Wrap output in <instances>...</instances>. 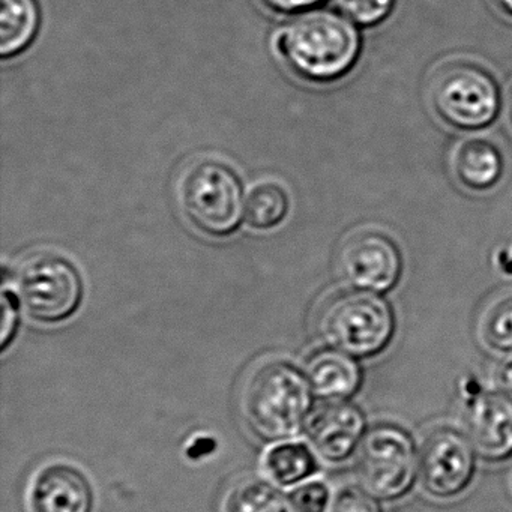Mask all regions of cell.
I'll use <instances>...</instances> for the list:
<instances>
[{"instance_id": "11", "label": "cell", "mask_w": 512, "mask_h": 512, "mask_svg": "<svg viewBox=\"0 0 512 512\" xmlns=\"http://www.w3.org/2000/svg\"><path fill=\"white\" fill-rule=\"evenodd\" d=\"M28 502L31 512H94V487L79 467L50 463L35 473Z\"/></svg>"}, {"instance_id": "3", "label": "cell", "mask_w": 512, "mask_h": 512, "mask_svg": "<svg viewBox=\"0 0 512 512\" xmlns=\"http://www.w3.org/2000/svg\"><path fill=\"white\" fill-rule=\"evenodd\" d=\"M319 329L332 349L353 358H371L382 353L394 337V311L379 293L355 289L328 302Z\"/></svg>"}, {"instance_id": "19", "label": "cell", "mask_w": 512, "mask_h": 512, "mask_svg": "<svg viewBox=\"0 0 512 512\" xmlns=\"http://www.w3.org/2000/svg\"><path fill=\"white\" fill-rule=\"evenodd\" d=\"M484 343L497 352H512V295L497 301L481 325Z\"/></svg>"}, {"instance_id": "7", "label": "cell", "mask_w": 512, "mask_h": 512, "mask_svg": "<svg viewBox=\"0 0 512 512\" xmlns=\"http://www.w3.org/2000/svg\"><path fill=\"white\" fill-rule=\"evenodd\" d=\"M361 485L379 500L406 496L419 476V452L412 437L395 425L368 431L358 451Z\"/></svg>"}, {"instance_id": "13", "label": "cell", "mask_w": 512, "mask_h": 512, "mask_svg": "<svg viewBox=\"0 0 512 512\" xmlns=\"http://www.w3.org/2000/svg\"><path fill=\"white\" fill-rule=\"evenodd\" d=\"M305 373L314 394L325 401L349 400L362 385V370L356 358L329 346L308 359Z\"/></svg>"}, {"instance_id": "26", "label": "cell", "mask_w": 512, "mask_h": 512, "mask_svg": "<svg viewBox=\"0 0 512 512\" xmlns=\"http://www.w3.org/2000/svg\"><path fill=\"white\" fill-rule=\"evenodd\" d=\"M500 5H502L503 10L506 11V13L511 14L512 16V0H499Z\"/></svg>"}, {"instance_id": "2", "label": "cell", "mask_w": 512, "mask_h": 512, "mask_svg": "<svg viewBox=\"0 0 512 512\" xmlns=\"http://www.w3.org/2000/svg\"><path fill=\"white\" fill-rule=\"evenodd\" d=\"M313 386L307 373L284 359L259 365L248 377L242 409L248 424L269 440L298 436L313 413Z\"/></svg>"}, {"instance_id": "22", "label": "cell", "mask_w": 512, "mask_h": 512, "mask_svg": "<svg viewBox=\"0 0 512 512\" xmlns=\"http://www.w3.org/2000/svg\"><path fill=\"white\" fill-rule=\"evenodd\" d=\"M296 512H328L331 506V493L326 484L308 481L298 485L290 494Z\"/></svg>"}, {"instance_id": "24", "label": "cell", "mask_w": 512, "mask_h": 512, "mask_svg": "<svg viewBox=\"0 0 512 512\" xmlns=\"http://www.w3.org/2000/svg\"><path fill=\"white\" fill-rule=\"evenodd\" d=\"M494 385L499 392L512 400V352L505 353L497 361L493 373Z\"/></svg>"}, {"instance_id": "12", "label": "cell", "mask_w": 512, "mask_h": 512, "mask_svg": "<svg viewBox=\"0 0 512 512\" xmlns=\"http://www.w3.org/2000/svg\"><path fill=\"white\" fill-rule=\"evenodd\" d=\"M466 436L476 454L502 461L512 454V400L502 392H481L467 406Z\"/></svg>"}, {"instance_id": "25", "label": "cell", "mask_w": 512, "mask_h": 512, "mask_svg": "<svg viewBox=\"0 0 512 512\" xmlns=\"http://www.w3.org/2000/svg\"><path fill=\"white\" fill-rule=\"evenodd\" d=\"M269 10L280 14H296L317 7L325 0H262Z\"/></svg>"}, {"instance_id": "1", "label": "cell", "mask_w": 512, "mask_h": 512, "mask_svg": "<svg viewBox=\"0 0 512 512\" xmlns=\"http://www.w3.org/2000/svg\"><path fill=\"white\" fill-rule=\"evenodd\" d=\"M362 43L352 20L332 11H311L277 35V50L290 70L311 83H331L352 71Z\"/></svg>"}, {"instance_id": "4", "label": "cell", "mask_w": 512, "mask_h": 512, "mask_svg": "<svg viewBox=\"0 0 512 512\" xmlns=\"http://www.w3.org/2000/svg\"><path fill=\"white\" fill-rule=\"evenodd\" d=\"M179 202L200 232L217 238L232 235L245 217L241 181L220 161L205 160L191 166L182 178Z\"/></svg>"}, {"instance_id": "6", "label": "cell", "mask_w": 512, "mask_h": 512, "mask_svg": "<svg viewBox=\"0 0 512 512\" xmlns=\"http://www.w3.org/2000/svg\"><path fill=\"white\" fill-rule=\"evenodd\" d=\"M431 100L443 122L461 131L490 127L500 112V89L478 65H449L434 80Z\"/></svg>"}, {"instance_id": "5", "label": "cell", "mask_w": 512, "mask_h": 512, "mask_svg": "<svg viewBox=\"0 0 512 512\" xmlns=\"http://www.w3.org/2000/svg\"><path fill=\"white\" fill-rule=\"evenodd\" d=\"M16 289L26 314L44 325L71 319L83 302V281L76 266L53 254L26 260L17 272Z\"/></svg>"}, {"instance_id": "23", "label": "cell", "mask_w": 512, "mask_h": 512, "mask_svg": "<svg viewBox=\"0 0 512 512\" xmlns=\"http://www.w3.org/2000/svg\"><path fill=\"white\" fill-rule=\"evenodd\" d=\"M19 296L13 290H4L2 293V329H0V347L2 353L10 349L16 340L20 329V310H22Z\"/></svg>"}, {"instance_id": "9", "label": "cell", "mask_w": 512, "mask_h": 512, "mask_svg": "<svg viewBox=\"0 0 512 512\" xmlns=\"http://www.w3.org/2000/svg\"><path fill=\"white\" fill-rule=\"evenodd\" d=\"M340 269L353 289L382 295L397 286L403 257L388 235L362 232L350 238L341 250Z\"/></svg>"}, {"instance_id": "20", "label": "cell", "mask_w": 512, "mask_h": 512, "mask_svg": "<svg viewBox=\"0 0 512 512\" xmlns=\"http://www.w3.org/2000/svg\"><path fill=\"white\" fill-rule=\"evenodd\" d=\"M335 4L347 19L370 28L379 25L391 14L395 0H335Z\"/></svg>"}, {"instance_id": "21", "label": "cell", "mask_w": 512, "mask_h": 512, "mask_svg": "<svg viewBox=\"0 0 512 512\" xmlns=\"http://www.w3.org/2000/svg\"><path fill=\"white\" fill-rule=\"evenodd\" d=\"M328 512H383L379 499L359 485L341 488Z\"/></svg>"}, {"instance_id": "10", "label": "cell", "mask_w": 512, "mask_h": 512, "mask_svg": "<svg viewBox=\"0 0 512 512\" xmlns=\"http://www.w3.org/2000/svg\"><path fill=\"white\" fill-rule=\"evenodd\" d=\"M308 440L314 452L328 463L349 460L367 436L364 413L347 400L325 401L308 419Z\"/></svg>"}, {"instance_id": "16", "label": "cell", "mask_w": 512, "mask_h": 512, "mask_svg": "<svg viewBox=\"0 0 512 512\" xmlns=\"http://www.w3.org/2000/svg\"><path fill=\"white\" fill-rule=\"evenodd\" d=\"M269 478L281 487H293L314 475L319 469L316 455L308 445L295 440H281L263 458Z\"/></svg>"}, {"instance_id": "18", "label": "cell", "mask_w": 512, "mask_h": 512, "mask_svg": "<svg viewBox=\"0 0 512 512\" xmlns=\"http://www.w3.org/2000/svg\"><path fill=\"white\" fill-rule=\"evenodd\" d=\"M290 199L287 191L275 182L259 184L248 194L245 218L251 227L268 230L277 227L289 214Z\"/></svg>"}, {"instance_id": "15", "label": "cell", "mask_w": 512, "mask_h": 512, "mask_svg": "<svg viewBox=\"0 0 512 512\" xmlns=\"http://www.w3.org/2000/svg\"><path fill=\"white\" fill-rule=\"evenodd\" d=\"M37 0H0V55L14 58L28 50L40 29Z\"/></svg>"}, {"instance_id": "14", "label": "cell", "mask_w": 512, "mask_h": 512, "mask_svg": "<svg viewBox=\"0 0 512 512\" xmlns=\"http://www.w3.org/2000/svg\"><path fill=\"white\" fill-rule=\"evenodd\" d=\"M455 178L463 187L472 191H488L502 179V152L485 139L464 140L452 157Z\"/></svg>"}, {"instance_id": "17", "label": "cell", "mask_w": 512, "mask_h": 512, "mask_svg": "<svg viewBox=\"0 0 512 512\" xmlns=\"http://www.w3.org/2000/svg\"><path fill=\"white\" fill-rule=\"evenodd\" d=\"M224 512H296L283 490L262 478L239 482L224 502Z\"/></svg>"}, {"instance_id": "27", "label": "cell", "mask_w": 512, "mask_h": 512, "mask_svg": "<svg viewBox=\"0 0 512 512\" xmlns=\"http://www.w3.org/2000/svg\"><path fill=\"white\" fill-rule=\"evenodd\" d=\"M508 118H509V122H511V125H512V91H511V95H509V100H508Z\"/></svg>"}, {"instance_id": "8", "label": "cell", "mask_w": 512, "mask_h": 512, "mask_svg": "<svg viewBox=\"0 0 512 512\" xmlns=\"http://www.w3.org/2000/svg\"><path fill=\"white\" fill-rule=\"evenodd\" d=\"M476 469V451L466 434L439 428L428 434L419 452V478L425 491L437 499L463 493Z\"/></svg>"}]
</instances>
